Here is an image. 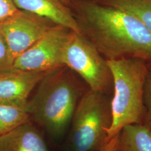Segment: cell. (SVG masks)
I'll return each mask as SVG.
<instances>
[{
    "mask_svg": "<svg viewBox=\"0 0 151 151\" xmlns=\"http://www.w3.org/2000/svg\"><path fill=\"white\" fill-rule=\"evenodd\" d=\"M81 34L107 60L138 58L151 65V32L135 16L93 0H76Z\"/></svg>",
    "mask_w": 151,
    "mask_h": 151,
    "instance_id": "cell-1",
    "label": "cell"
},
{
    "mask_svg": "<svg viewBox=\"0 0 151 151\" xmlns=\"http://www.w3.org/2000/svg\"><path fill=\"white\" fill-rule=\"evenodd\" d=\"M65 67L48 72L24 108L31 121L54 140L63 139L68 133L77 104L86 91Z\"/></svg>",
    "mask_w": 151,
    "mask_h": 151,
    "instance_id": "cell-2",
    "label": "cell"
},
{
    "mask_svg": "<svg viewBox=\"0 0 151 151\" xmlns=\"http://www.w3.org/2000/svg\"><path fill=\"white\" fill-rule=\"evenodd\" d=\"M108 63L114 82L109 140L126 125L143 124L146 115L144 86L150 65L134 58L108 60Z\"/></svg>",
    "mask_w": 151,
    "mask_h": 151,
    "instance_id": "cell-3",
    "label": "cell"
},
{
    "mask_svg": "<svg viewBox=\"0 0 151 151\" xmlns=\"http://www.w3.org/2000/svg\"><path fill=\"white\" fill-rule=\"evenodd\" d=\"M109 95L87 89L81 96L70 123L63 151H97L108 140L112 124Z\"/></svg>",
    "mask_w": 151,
    "mask_h": 151,
    "instance_id": "cell-4",
    "label": "cell"
},
{
    "mask_svg": "<svg viewBox=\"0 0 151 151\" xmlns=\"http://www.w3.org/2000/svg\"><path fill=\"white\" fill-rule=\"evenodd\" d=\"M63 64L85 81L88 88L109 95L113 77L106 60L82 34L71 32L63 53Z\"/></svg>",
    "mask_w": 151,
    "mask_h": 151,
    "instance_id": "cell-5",
    "label": "cell"
},
{
    "mask_svg": "<svg viewBox=\"0 0 151 151\" xmlns=\"http://www.w3.org/2000/svg\"><path fill=\"white\" fill-rule=\"evenodd\" d=\"M71 32L60 25H52L42 38L16 57L12 68L49 72L64 67L63 53Z\"/></svg>",
    "mask_w": 151,
    "mask_h": 151,
    "instance_id": "cell-6",
    "label": "cell"
},
{
    "mask_svg": "<svg viewBox=\"0 0 151 151\" xmlns=\"http://www.w3.org/2000/svg\"><path fill=\"white\" fill-rule=\"evenodd\" d=\"M51 24L45 19L22 10L1 22L0 32L14 61L42 38L52 26Z\"/></svg>",
    "mask_w": 151,
    "mask_h": 151,
    "instance_id": "cell-7",
    "label": "cell"
},
{
    "mask_svg": "<svg viewBox=\"0 0 151 151\" xmlns=\"http://www.w3.org/2000/svg\"><path fill=\"white\" fill-rule=\"evenodd\" d=\"M48 72L13 68L0 72V104L25 108L32 91Z\"/></svg>",
    "mask_w": 151,
    "mask_h": 151,
    "instance_id": "cell-8",
    "label": "cell"
},
{
    "mask_svg": "<svg viewBox=\"0 0 151 151\" xmlns=\"http://www.w3.org/2000/svg\"><path fill=\"white\" fill-rule=\"evenodd\" d=\"M16 7L43 17L54 25L81 34L73 14L60 0H13Z\"/></svg>",
    "mask_w": 151,
    "mask_h": 151,
    "instance_id": "cell-9",
    "label": "cell"
},
{
    "mask_svg": "<svg viewBox=\"0 0 151 151\" xmlns=\"http://www.w3.org/2000/svg\"><path fill=\"white\" fill-rule=\"evenodd\" d=\"M0 151H49L43 136L32 122L0 136Z\"/></svg>",
    "mask_w": 151,
    "mask_h": 151,
    "instance_id": "cell-10",
    "label": "cell"
},
{
    "mask_svg": "<svg viewBox=\"0 0 151 151\" xmlns=\"http://www.w3.org/2000/svg\"><path fill=\"white\" fill-rule=\"evenodd\" d=\"M118 151H151L150 128L143 124L124 127L119 133Z\"/></svg>",
    "mask_w": 151,
    "mask_h": 151,
    "instance_id": "cell-11",
    "label": "cell"
},
{
    "mask_svg": "<svg viewBox=\"0 0 151 151\" xmlns=\"http://www.w3.org/2000/svg\"><path fill=\"white\" fill-rule=\"evenodd\" d=\"M118 8L137 17L151 32V0H93Z\"/></svg>",
    "mask_w": 151,
    "mask_h": 151,
    "instance_id": "cell-12",
    "label": "cell"
},
{
    "mask_svg": "<svg viewBox=\"0 0 151 151\" xmlns=\"http://www.w3.org/2000/svg\"><path fill=\"white\" fill-rule=\"evenodd\" d=\"M31 122L24 108L0 104V136Z\"/></svg>",
    "mask_w": 151,
    "mask_h": 151,
    "instance_id": "cell-13",
    "label": "cell"
},
{
    "mask_svg": "<svg viewBox=\"0 0 151 151\" xmlns=\"http://www.w3.org/2000/svg\"><path fill=\"white\" fill-rule=\"evenodd\" d=\"M14 60L3 35L0 32V72L11 70Z\"/></svg>",
    "mask_w": 151,
    "mask_h": 151,
    "instance_id": "cell-14",
    "label": "cell"
},
{
    "mask_svg": "<svg viewBox=\"0 0 151 151\" xmlns=\"http://www.w3.org/2000/svg\"><path fill=\"white\" fill-rule=\"evenodd\" d=\"M19 10L13 0H0V22L14 15Z\"/></svg>",
    "mask_w": 151,
    "mask_h": 151,
    "instance_id": "cell-15",
    "label": "cell"
},
{
    "mask_svg": "<svg viewBox=\"0 0 151 151\" xmlns=\"http://www.w3.org/2000/svg\"><path fill=\"white\" fill-rule=\"evenodd\" d=\"M144 103L146 110L151 109V65H149L144 86Z\"/></svg>",
    "mask_w": 151,
    "mask_h": 151,
    "instance_id": "cell-16",
    "label": "cell"
},
{
    "mask_svg": "<svg viewBox=\"0 0 151 151\" xmlns=\"http://www.w3.org/2000/svg\"><path fill=\"white\" fill-rule=\"evenodd\" d=\"M119 133L114 135L108 142L97 151H118Z\"/></svg>",
    "mask_w": 151,
    "mask_h": 151,
    "instance_id": "cell-17",
    "label": "cell"
},
{
    "mask_svg": "<svg viewBox=\"0 0 151 151\" xmlns=\"http://www.w3.org/2000/svg\"><path fill=\"white\" fill-rule=\"evenodd\" d=\"M145 120V125L149 128H151V109L146 110Z\"/></svg>",
    "mask_w": 151,
    "mask_h": 151,
    "instance_id": "cell-18",
    "label": "cell"
},
{
    "mask_svg": "<svg viewBox=\"0 0 151 151\" xmlns=\"http://www.w3.org/2000/svg\"><path fill=\"white\" fill-rule=\"evenodd\" d=\"M63 4H64L65 5H69L70 3H71L72 1H73L74 0H60Z\"/></svg>",
    "mask_w": 151,
    "mask_h": 151,
    "instance_id": "cell-19",
    "label": "cell"
},
{
    "mask_svg": "<svg viewBox=\"0 0 151 151\" xmlns=\"http://www.w3.org/2000/svg\"><path fill=\"white\" fill-rule=\"evenodd\" d=\"M150 132H151V128H150Z\"/></svg>",
    "mask_w": 151,
    "mask_h": 151,
    "instance_id": "cell-20",
    "label": "cell"
}]
</instances>
